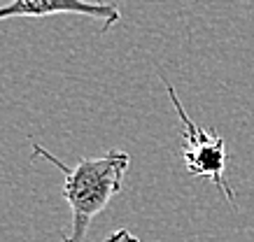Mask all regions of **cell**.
<instances>
[{
  "label": "cell",
  "mask_w": 254,
  "mask_h": 242,
  "mask_svg": "<svg viewBox=\"0 0 254 242\" xmlns=\"http://www.w3.org/2000/svg\"><path fill=\"white\" fill-rule=\"evenodd\" d=\"M31 147L33 161L45 158L63 175V198L72 214V224L68 233H63V242H84L91 221L122 191L131 156L124 149H110L103 156L79 158L77 165H65L38 140H31Z\"/></svg>",
  "instance_id": "cell-1"
},
{
  "label": "cell",
  "mask_w": 254,
  "mask_h": 242,
  "mask_svg": "<svg viewBox=\"0 0 254 242\" xmlns=\"http://www.w3.org/2000/svg\"><path fill=\"white\" fill-rule=\"evenodd\" d=\"M166 91L168 98L175 107L177 117L182 121V158H185L187 172L193 177H205L215 184L222 195L233 203L236 194L226 182V161H229V151H226V142L219 133H215L212 128H203L193 121L187 109L182 107V100L177 98L175 86L166 82Z\"/></svg>",
  "instance_id": "cell-2"
},
{
  "label": "cell",
  "mask_w": 254,
  "mask_h": 242,
  "mask_svg": "<svg viewBox=\"0 0 254 242\" xmlns=\"http://www.w3.org/2000/svg\"><path fill=\"white\" fill-rule=\"evenodd\" d=\"M54 14H77L93 21H103V31H110L122 19L119 7L103 0H9L7 5H0V21L45 19Z\"/></svg>",
  "instance_id": "cell-3"
},
{
  "label": "cell",
  "mask_w": 254,
  "mask_h": 242,
  "mask_svg": "<svg viewBox=\"0 0 254 242\" xmlns=\"http://www.w3.org/2000/svg\"><path fill=\"white\" fill-rule=\"evenodd\" d=\"M105 242H140V238H135V235H133L131 231H126V228H119V231H115Z\"/></svg>",
  "instance_id": "cell-4"
}]
</instances>
